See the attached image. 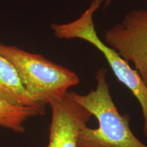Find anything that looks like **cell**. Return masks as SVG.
<instances>
[{"mask_svg":"<svg viewBox=\"0 0 147 147\" xmlns=\"http://www.w3.org/2000/svg\"><path fill=\"white\" fill-rule=\"evenodd\" d=\"M107 69L97 71V86L87 94L74 91L75 100L97 119V128L85 127L79 133L77 147H147L133 134L129 116L121 115L110 94Z\"/></svg>","mask_w":147,"mask_h":147,"instance_id":"6da1fadb","label":"cell"},{"mask_svg":"<svg viewBox=\"0 0 147 147\" xmlns=\"http://www.w3.org/2000/svg\"><path fill=\"white\" fill-rule=\"evenodd\" d=\"M0 55L13 65L26 91L44 107L80 82L74 71L15 46L0 42Z\"/></svg>","mask_w":147,"mask_h":147,"instance_id":"7a4b0ae2","label":"cell"},{"mask_svg":"<svg viewBox=\"0 0 147 147\" xmlns=\"http://www.w3.org/2000/svg\"><path fill=\"white\" fill-rule=\"evenodd\" d=\"M104 42L126 61H131L147 85V10L129 12L122 21L106 30Z\"/></svg>","mask_w":147,"mask_h":147,"instance_id":"3957f363","label":"cell"},{"mask_svg":"<svg viewBox=\"0 0 147 147\" xmlns=\"http://www.w3.org/2000/svg\"><path fill=\"white\" fill-rule=\"evenodd\" d=\"M73 92L49 104L52 115L47 147H77L79 133L87 126L91 113L75 100Z\"/></svg>","mask_w":147,"mask_h":147,"instance_id":"277c9868","label":"cell"},{"mask_svg":"<svg viewBox=\"0 0 147 147\" xmlns=\"http://www.w3.org/2000/svg\"><path fill=\"white\" fill-rule=\"evenodd\" d=\"M0 100L15 106L32 107L45 113V107L37 104L21 84L15 68L0 55Z\"/></svg>","mask_w":147,"mask_h":147,"instance_id":"5b68a950","label":"cell"},{"mask_svg":"<svg viewBox=\"0 0 147 147\" xmlns=\"http://www.w3.org/2000/svg\"><path fill=\"white\" fill-rule=\"evenodd\" d=\"M45 115L37 108L15 106L0 100V127L16 133L25 132L24 123L29 118Z\"/></svg>","mask_w":147,"mask_h":147,"instance_id":"8992f818","label":"cell"},{"mask_svg":"<svg viewBox=\"0 0 147 147\" xmlns=\"http://www.w3.org/2000/svg\"><path fill=\"white\" fill-rule=\"evenodd\" d=\"M144 1H146V2H147V0H144Z\"/></svg>","mask_w":147,"mask_h":147,"instance_id":"52a82bcc","label":"cell"},{"mask_svg":"<svg viewBox=\"0 0 147 147\" xmlns=\"http://www.w3.org/2000/svg\"><path fill=\"white\" fill-rule=\"evenodd\" d=\"M86 1H89V0H86Z\"/></svg>","mask_w":147,"mask_h":147,"instance_id":"ba28073f","label":"cell"}]
</instances>
